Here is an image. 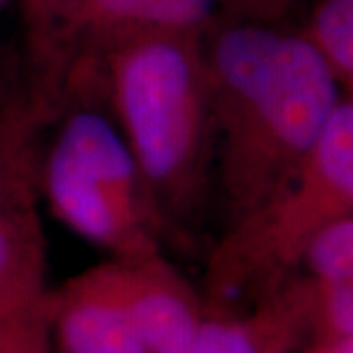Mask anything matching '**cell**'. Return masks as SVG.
I'll return each mask as SVG.
<instances>
[{"label": "cell", "mask_w": 353, "mask_h": 353, "mask_svg": "<svg viewBox=\"0 0 353 353\" xmlns=\"http://www.w3.org/2000/svg\"><path fill=\"white\" fill-rule=\"evenodd\" d=\"M228 202L253 218L308 163L340 104L338 77L308 36L257 22L220 28L202 50Z\"/></svg>", "instance_id": "cell-1"}, {"label": "cell", "mask_w": 353, "mask_h": 353, "mask_svg": "<svg viewBox=\"0 0 353 353\" xmlns=\"http://www.w3.org/2000/svg\"><path fill=\"white\" fill-rule=\"evenodd\" d=\"M110 81L118 130L153 201L185 202L212 141L208 79L194 34L145 32L114 39Z\"/></svg>", "instance_id": "cell-2"}, {"label": "cell", "mask_w": 353, "mask_h": 353, "mask_svg": "<svg viewBox=\"0 0 353 353\" xmlns=\"http://www.w3.org/2000/svg\"><path fill=\"white\" fill-rule=\"evenodd\" d=\"M53 214L114 259L159 255L155 201L118 126L94 110L65 120L43 167Z\"/></svg>", "instance_id": "cell-3"}, {"label": "cell", "mask_w": 353, "mask_h": 353, "mask_svg": "<svg viewBox=\"0 0 353 353\" xmlns=\"http://www.w3.org/2000/svg\"><path fill=\"white\" fill-rule=\"evenodd\" d=\"M116 299L150 353H181L206 318L199 296L159 255L104 263Z\"/></svg>", "instance_id": "cell-4"}, {"label": "cell", "mask_w": 353, "mask_h": 353, "mask_svg": "<svg viewBox=\"0 0 353 353\" xmlns=\"http://www.w3.org/2000/svg\"><path fill=\"white\" fill-rule=\"evenodd\" d=\"M50 328L57 353H150L116 299L104 265L50 290Z\"/></svg>", "instance_id": "cell-5"}, {"label": "cell", "mask_w": 353, "mask_h": 353, "mask_svg": "<svg viewBox=\"0 0 353 353\" xmlns=\"http://www.w3.org/2000/svg\"><path fill=\"white\" fill-rule=\"evenodd\" d=\"M218 0H30L38 12H61L108 39L145 32L196 34Z\"/></svg>", "instance_id": "cell-6"}, {"label": "cell", "mask_w": 353, "mask_h": 353, "mask_svg": "<svg viewBox=\"0 0 353 353\" xmlns=\"http://www.w3.org/2000/svg\"><path fill=\"white\" fill-rule=\"evenodd\" d=\"M306 259L330 340L353 336V216L318 228L306 245Z\"/></svg>", "instance_id": "cell-7"}, {"label": "cell", "mask_w": 353, "mask_h": 353, "mask_svg": "<svg viewBox=\"0 0 353 353\" xmlns=\"http://www.w3.org/2000/svg\"><path fill=\"white\" fill-rule=\"evenodd\" d=\"M0 159V296L43 287V263L34 226Z\"/></svg>", "instance_id": "cell-8"}, {"label": "cell", "mask_w": 353, "mask_h": 353, "mask_svg": "<svg viewBox=\"0 0 353 353\" xmlns=\"http://www.w3.org/2000/svg\"><path fill=\"white\" fill-rule=\"evenodd\" d=\"M281 336V318L271 312L253 318L206 314L192 341L181 353H273L287 350L279 343Z\"/></svg>", "instance_id": "cell-9"}, {"label": "cell", "mask_w": 353, "mask_h": 353, "mask_svg": "<svg viewBox=\"0 0 353 353\" xmlns=\"http://www.w3.org/2000/svg\"><path fill=\"white\" fill-rule=\"evenodd\" d=\"M50 290L0 296V353H51Z\"/></svg>", "instance_id": "cell-10"}, {"label": "cell", "mask_w": 353, "mask_h": 353, "mask_svg": "<svg viewBox=\"0 0 353 353\" xmlns=\"http://www.w3.org/2000/svg\"><path fill=\"white\" fill-rule=\"evenodd\" d=\"M306 165L334 196L353 204V102L336 106Z\"/></svg>", "instance_id": "cell-11"}, {"label": "cell", "mask_w": 353, "mask_h": 353, "mask_svg": "<svg viewBox=\"0 0 353 353\" xmlns=\"http://www.w3.org/2000/svg\"><path fill=\"white\" fill-rule=\"evenodd\" d=\"M308 38L328 59L336 77L353 83V0H318Z\"/></svg>", "instance_id": "cell-12"}, {"label": "cell", "mask_w": 353, "mask_h": 353, "mask_svg": "<svg viewBox=\"0 0 353 353\" xmlns=\"http://www.w3.org/2000/svg\"><path fill=\"white\" fill-rule=\"evenodd\" d=\"M316 353H353V336L328 340V343Z\"/></svg>", "instance_id": "cell-13"}, {"label": "cell", "mask_w": 353, "mask_h": 353, "mask_svg": "<svg viewBox=\"0 0 353 353\" xmlns=\"http://www.w3.org/2000/svg\"><path fill=\"white\" fill-rule=\"evenodd\" d=\"M273 353H290V352H287V350H281V352H273Z\"/></svg>", "instance_id": "cell-14"}, {"label": "cell", "mask_w": 353, "mask_h": 353, "mask_svg": "<svg viewBox=\"0 0 353 353\" xmlns=\"http://www.w3.org/2000/svg\"><path fill=\"white\" fill-rule=\"evenodd\" d=\"M2 2H4V0H0V4H2Z\"/></svg>", "instance_id": "cell-15"}]
</instances>
